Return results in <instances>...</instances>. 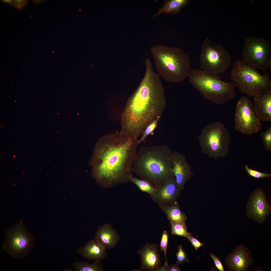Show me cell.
<instances>
[{"label":"cell","instance_id":"cell-5","mask_svg":"<svg viewBox=\"0 0 271 271\" xmlns=\"http://www.w3.org/2000/svg\"><path fill=\"white\" fill-rule=\"evenodd\" d=\"M188 77L192 86L203 97L215 104H222L236 96V87L233 82H225L218 75L198 69H191Z\"/></svg>","mask_w":271,"mask_h":271},{"label":"cell","instance_id":"cell-1","mask_svg":"<svg viewBox=\"0 0 271 271\" xmlns=\"http://www.w3.org/2000/svg\"><path fill=\"white\" fill-rule=\"evenodd\" d=\"M138 140L117 131L98 140L89 162L91 175L98 184L109 188L130 181Z\"/></svg>","mask_w":271,"mask_h":271},{"label":"cell","instance_id":"cell-11","mask_svg":"<svg viewBox=\"0 0 271 271\" xmlns=\"http://www.w3.org/2000/svg\"><path fill=\"white\" fill-rule=\"evenodd\" d=\"M21 226H17L7 232L2 248L15 257L27 256L33 246V236Z\"/></svg>","mask_w":271,"mask_h":271},{"label":"cell","instance_id":"cell-25","mask_svg":"<svg viewBox=\"0 0 271 271\" xmlns=\"http://www.w3.org/2000/svg\"><path fill=\"white\" fill-rule=\"evenodd\" d=\"M161 115H159L146 127L143 131L142 136L141 138L138 140V142L140 145L143 142H145L147 137L149 135H153L154 131L157 126L158 123L161 118Z\"/></svg>","mask_w":271,"mask_h":271},{"label":"cell","instance_id":"cell-30","mask_svg":"<svg viewBox=\"0 0 271 271\" xmlns=\"http://www.w3.org/2000/svg\"><path fill=\"white\" fill-rule=\"evenodd\" d=\"M210 255L214 262L215 266L218 270L224 271V267L219 258L212 253H210Z\"/></svg>","mask_w":271,"mask_h":271},{"label":"cell","instance_id":"cell-18","mask_svg":"<svg viewBox=\"0 0 271 271\" xmlns=\"http://www.w3.org/2000/svg\"><path fill=\"white\" fill-rule=\"evenodd\" d=\"M120 238L116 231L109 223H106L98 228L95 240L106 249H111L116 246Z\"/></svg>","mask_w":271,"mask_h":271},{"label":"cell","instance_id":"cell-34","mask_svg":"<svg viewBox=\"0 0 271 271\" xmlns=\"http://www.w3.org/2000/svg\"><path fill=\"white\" fill-rule=\"evenodd\" d=\"M3 2H4V3H8V4H10V5H13V6H14V2H13V1H12V0H3Z\"/></svg>","mask_w":271,"mask_h":271},{"label":"cell","instance_id":"cell-2","mask_svg":"<svg viewBox=\"0 0 271 271\" xmlns=\"http://www.w3.org/2000/svg\"><path fill=\"white\" fill-rule=\"evenodd\" d=\"M146 72L139 86L128 98L121 116V132L138 139L147 126L161 115L166 105L164 88L152 63L145 61Z\"/></svg>","mask_w":271,"mask_h":271},{"label":"cell","instance_id":"cell-22","mask_svg":"<svg viewBox=\"0 0 271 271\" xmlns=\"http://www.w3.org/2000/svg\"><path fill=\"white\" fill-rule=\"evenodd\" d=\"M76 271H103L102 266L100 261H96L92 263L82 261L76 262L74 264Z\"/></svg>","mask_w":271,"mask_h":271},{"label":"cell","instance_id":"cell-32","mask_svg":"<svg viewBox=\"0 0 271 271\" xmlns=\"http://www.w3.org/2000/svg\"><path fill=\"white\" fill-rule=\"evenodd\" d=\"M14 6L18 9H21L24 7L27 4V1L25 0L13 1Z\"/></svg>","mask_w":271,"mask_h":271},{"label":"cell","instance_id":"cell-29","mask_svg":"<svg viewBox=\"0 0 271 271\" xmlns=\"http://www.w3.org/2000/svg\"><path fill=\"white\" fill-rule=\"evenodd\" d=\"M176 256L177 258L176 263L178 264H182L185 261H189L182 245H180L178 247L177 251Z\"/></svg>","mask_w":271,"mask_h":271},{"label":"cell","instance_id":"cell-15","mask_svg":"<svg viewBox=\"0 0 271 271\" xmlns=\"http://www.w3.org/2000/svg\"><path fill=\"white\" fill-rule=\"evenodd\" d=\"M152 197L161 206L173 204L176 202L180 189L178 187L174 176L169 178L166 183L157 188Z\"/></svg>","mask_w":271,"mask_h":271},{"label":"cell","instance_id":"cell-21","mask_svg":"<svg viewBox=\"0 0 271 271\" xmlns=\"http://www.w3.org/2000/svg\"><path fill=\"white\" fill-rule=\"evenodd\" d=\"M170 222L185 224L187 218L185 214L180 209L177 203L161 206Z\"/></svg>","mask_w":271,"mask_h":271},{"label":"cell","instance_id":"cell-6","mask_svg":"<svg viewBox=\"0 0 271 271\" xmlns=\"http://www.w3.org/2000/svg\"><path fill=\"white\" fill-rule=\"evenodd\" d=\"M230 139L229 131L223 124L219 122L207 124L198 137L202 153L215 160L228 155Z\"/></svg>","mask_w":271,"mask_h":271},{"label":"cell","instance_id":"cell-27","mask_svg":"<svg viewBox=\"0 0 271 271\" xmlns=\"http://www.w3.org/2000/svg\"><path fill=\"white\" fill-rule=\"evenodd\" d=\"M245 168L246 171L248 175L256 178H268L271 177V173H262L254 170L249 167L247 165L245 166Z\"/></svg>","mask_w":271,"mask_h":271},{"label":"cell","instance_id":"cell-33","mask_svg":"<svg viewBox=\"0 0 271 271\" xmlns=\"http://www.w3.org/2000/svg\"><path fill=\"white\" fill-rule=\"evenodd\" d=\"M167 271H180L178 265V264L177 263L169 266H168Z\"/></svg>","mask_w":271,"mask_h":271},{"label":"cell","instance_id":"cell-20","mask_svg":"<svg viewBox=\"0 0 271 271\" xmlns=\"http://www.w3.org/2000/svg\"><path fill=\"white\" fill-rule=\"evenodd\" d=\"M190 1L189 0H165L162 6L159 8L157 12L153 15V18L162 13L166 15L177 14Z\"/></svg>","mask_w":271,"mask_h":271},{"label":"cell","instance_id":"cell-19","mask_svg":"<svg viewBox=\"0 0 271 271\" xmlns=\"http://www.w3.org/2000/svg\"><path fill=\"white\" fill-rule=\"evenodd\" d=\"M106 249L95 239L92 240L84 247H79L77 252L88 260L100 261L107 255Z\"/></svg>","mask_w":271,"mask_h":271},{"label":"cell","instance_id":"cell-8","mask_svg":"<svg viewBox=\"0 0 271 271\" xmlns=\"http://www.w3.org/2000/svg\"><path fill=\"white\" fill-rule=\"evenodd\" d=\"M230 55L222 46L207 38L201 48L199 63L202 70L218 75L226 71L231 64Z\"/></svg>","mask_w":271,"mask_h":271},{"label":"cell","instance_id":"cell-31","mask_svg":"<svg viewBox=\"0 0 271 271\" xmlns=\"http://www.w3.org/2000/svg\"><path fill=\"white\" fill-rule=\"evenodd\" d=\"M188 240L190 241L192 245L196 250H197L199 247L204 245L203 243L201 242L194 237L191 233L189 235Z\"/></svg>","mask_w":271,"mask_h":271},{"label":"cell","instance_id":"cell-16","mask_svg":"<svg viewBox=\"0 0 271 271\" xmlns=\"http://www.w3.org/2000/svg\"><path fill=\"white\" fill-rule=\"evenodd\" d=\"M158 246L154 244L148 243L138 251L142 262L141 267L142 270L158 271L160 267V256L157 250Z\"/></svg>","mask_w":271,"mask_h":271},{"label":"cell","instance_id":"cell-28","mask_svg":"<svg viewBox=\"0 0 271 271\" xmlns=\"http://www.w3.org/2000/svg\"><path fill=\"white\" fill-rule=\"evenodd\" d=\"M169 235L167 232L164 231L162 234V236L159 246L160 250L164 252L166 258L165 261L167 262L166 257V251L168 248Z\"/></svg>","mask_w":271,"mask_h":271},{"label":"cell","instance_id":"cell-9","mask_svg":"<svg viewBox=\"0 0 271 271\" xmlns=\"http://www.w3.org/2000/svg\"><path fill=\"white\" fill-rule=\"evenodd\" d=\"M271 44L263 38L248 37L245 40L242 52L243 62L255 69L265 71L271 67Z\"/></svg>","mask_w":271,"mask_h":271},{"label":"cell","instance_id":"cell-26","mask_svg":"<svg viewBox=\"0 0 271 271\" xmlns=\"http://www.w3.org/2000/svg\"><path fill=\"white\" fill-rule=\"evenodd\" d=\"M263 143L266 150L267 151L271 150V126L265 131L262 132L260 133Z\"/></svg>","mask_w":271,"mask_h":271},{"label":"cell","instance_id":"cell-12","mask_svg":"<svg viewBox=\"0 0 271 271\" xmlns=\"http://www.w3.org/2000/svg\"><path fill=\"white\" fill-rule=\"evenodd\" d=\"M248 217L260 224L264 223L270 214L271 207L267 203L265 192L261 188L251 193L246 206Z\"/></svg>","mask_w":271,"mask_h":271},{"label":"cell","instance_id":"cell-10","mask_svg":"<svg viewBox=\"0 0 271 271\" xmlns=\"http://www.w3.org/2000/svg\"><path fill=\"white\" fill-rule=\"evenodd\" d=\"M234 120L236 130L244 134L251 136L261 129V120L253 103L245 96L241 97L236 104Z\"/></svg>","mask_w":271,"mask_h":271},{"label":"cell","instance_id":"cell-17","mask_svg":"<svg viewBox=\"0 0 271 271\" xmlns=\"http://www.w3.org/2000/svg\"><path fill=\"white\" fill-rule=\"evenodd\" d=\"M253 100L255 110L261 120L271 122V88L254 97Z\"/></svg>","mask_w":271,"mask_h":271},{"label":"cell","instance_id":"cell-23","mask_svg":"<svg viewBox=\"0 0 271 271\" xmlns=\"http://www.w3.org/2000/svg\"><path fill=\"white\" fill-rule=\"evenodd\" d=\"M130 181L134 184L141 191L147 192L152 196L155 192L156 189L145 180L133 177L131 179Z\"/></svg>","mask_w":271,"mask_h":271},{"label":"cell","instance_id":"cell-13","mask_svg":"<svg viewBox=\"0 0 271 271\" xmlns=\"http://www.w3.org/2000/svg\"><path fill=\"white\" fill-rule=\"evenodd\" d=\"M229 271H246L254 262L250 250L240 244L233 248L225 259Z\"/></svg>","mask_w":271,"mask_h":271},{"label":"cell","instance_id":"cell-14","mask_svg":"<svg viewBox=\"0 0 271 271\" xmlns=\"http://www.w3.org/2000/svg\"><path fill=\"white\" fill-rule=\"evenodd\" d=\"M172 160L173 174L177 184L181 189L193 175L191 167L185 156L178 152L172 151Z\"/></svg>","mask_w":271,"mask_h":271},{"label":"cell","instance_id":"cell-7","mask_svg":"<svg viewBox=\"0 0 271 271\" xmlns=\"http://www.w3.org/2000/svg\"><path fill=\"white\" fill-rule=\"evenodd\" d=\"M231 78L242 93L254 97L271 88V80L265 72L262 75L239 60L233 64Z\"/></svg>","mask_w":271,"mask_h":271},{"label":"cell","instance_id":"cell-24","mask_svg":"<svg viewBox=\"0 0 271 271\" xmlns=\"http://www.w3.org/2000/svg\"><path fill=\"white\" fill-rule=\"evenodd\" d=\"M172 234L185 237L188 239L190 233L188 232L185 224L170 222Z\"/></svg>","mask_w":271,"mask_h":271},{"label":"cell","instance_id":"cell-4","mask_svg":"<svg viewBox=\"0 0 271 271\" xmlns=\"http://www.w3.org/2000/svg\"><path fill=\"white\" fill-rule=\"evenodd\" d=\"M150 50L160 77L169 82L178 83L188 77L191 70L190 62L183 49L158 44L152 47Z\"/></svg>","mask_w":271,"mask_h":271},{"label":"cell","instance_id":"cell-3","mask_svg":"<svg viewBox=\"0 0 271 271\" xmlns=\"http://www.w3.org/2000/svg\"><path fill=\"white\" fill-rule=\"evenodd\" d=\"M172 151L165 144L141 147L134 159L133 172L156 188L162 186L174 176Z\"/></svg>","mask_w":271,"mask_h":271}]
</instances>
